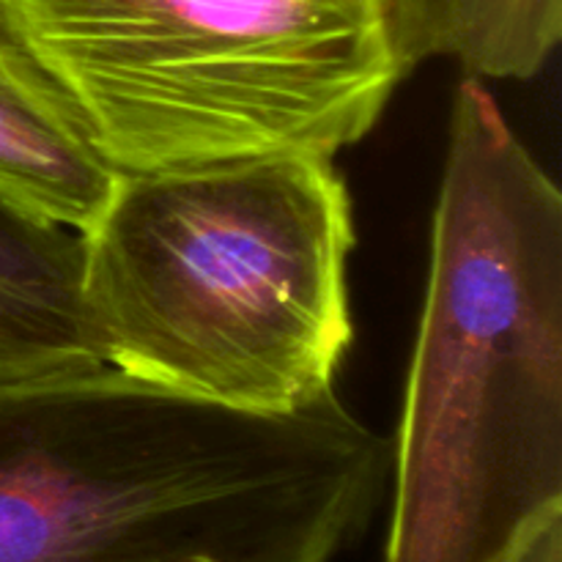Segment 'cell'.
I'll use <instances>...</instances> for the list:
<instances>
[{
	"label": "cell",
	"instance_id": "6da1fadb",
	"mask_svg": "<svg viewBox=\"0 0 562 562\" xmlns=\"http://www.w3.org/2000/svg\"><path fill=\"white\" fill-rule=\"evenodd\" d=\"M384 562H505L562 505V192L483 80L450 110Z\"/></svg>",
	"mask_w": 562,
	"mask_h": 562
},
{
	"label": "cell",
	"instance_id": "7a4b0ae2",
	"mask_svg": "<svg viewBox=\"0 0 562 562\" xmlns=\"http://www.w3.org/2000/svg\"><path fill=\"white\" fill-rule=\"evenodd\" d=\"M384 483L338 393L245 415L108 366L0 390V562H333Z\"/></svg>",
	"mask_w": 562,
	"mask_h": 562
},
{
	"label": "cell",
	"instance_id": "3957f363",
	"mask_svg": "<svg viewBox=\"0 0 562 562\" xmlns=\"http://www.w3.org/2000/svg\"><path fill=\"white\" fill-rule=\"evenodd\" d=\"M82 239L102 360L170 395L294 415L355 340V209L333 157L115 173Z\"/></svg>",
	"mask_w": 562,
	"mask_h": 562
},
{
	"label": "cell",
	"instance_id": "277c9868",
	"mask_svg": "<svg viewBox=\"0 0 562 562\" xmlns=\"http://www.w3.org/2000/svg\"><path fill=\"white\" fill-rule=\"evenodd\" d=\"M115 173L335 157L415 71L398 0H3Z\"/></svg>",
	"mask_w": 562,
	"mask_h": 562
},
{
	"label": "cell",
	"instance_id": "5b68a950",
	"mask_svg": "<svg viewBox=\"0 0 562 562\" xmlns=\"http://www.w3.org/2000/svg\"><path fill=\"white\" fill-rule=\"evenodd\" d=\"M99 368L80 234L0 198V390Z\"/></svg>",
	"mask_w": 562,
	"mask_h": 562
},
{
	"label": "cell",
	"instance_id": "8992f818",
	"mask_svg": "<svg viewBox=\"0 0 562 562\" xmlns=\"http://www.w3.org/2000/svg\"><path fill=\"white\" fill-rule=\"evenodd\" d=\"M113 179L0 0V198L82 234Z\"/></svg>",
	"mask_w": 562,
	"mask_h": 562
},
{
	"label": "cell",
	"instance_id": "52a82bcc",
	"mask_svg": "<svg viewBox=\"0 0 562 562\" xmlns=\"http://www.w3.org/2000/svg\"><path fill=\"white\" fill-rule=\"evenodd\" d=\"M417 64L453 58L475 80H530L562 36V0H398Z\"/></svg>",
	"mask_w": 562,
	"mask_h": 562
},
{
	"label": "cell",
	"instance_id": "ba28073f",
	"mask_svg": "<svg viewBox=\"0 0 562 562\" xmlns=\"http://www.w3.org/2000/svg\"><path fill=\"white\" fill-rule=\"evenodd\" d=\"M505 562H562V505L538 516Z\"/></svg>",
	"mask_w": 562,
	"mask_h": 562
}]
</instances>
